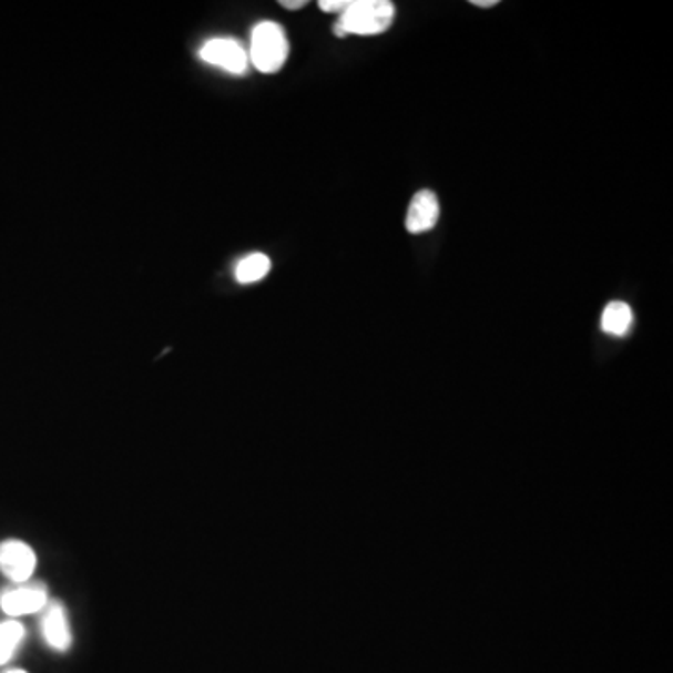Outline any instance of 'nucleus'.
<instances>
[{
  "label": "nucleus",
  "instance_id": "nucleus-7",
  "mask_svg": "<svg viewBox=\"0 0 673 673\" xmlns=\"http://www.w3.org/2000/svg\"><path fill=\"white\" fill-rule=\"evenodd\" d=\"M440 217V203L435 193L429 190L419 191L414 195L406 214V228L408 233L421 234L429 233L436 227Z\"/></svg>",
  "mask_w": 673,
  "mask_h": 673
},
{
  "label": "nucleus",
  "instance_id": "nucleus-9",
  "mask_svg": "<svg viewBox=\"0 0 673 673\" xmlns=\"http://www.w3.org/2000/svg\"><path fill=\"white\" fill-rule=\"evenodd\" d=\"M272 269V261L264 253H251L244 256L236 266V281L242 285H251L264 279Z\"/></svg>",
  "mask_w": 673,
  "mask_h": 673
},
{
  "label": "nucleus",
  "instance_id": "nucleus-10",
  "mask_svg": "<svg viewBox=\"0 0 673 673\" xmlns=\"http://www.w3.org/2000/svg\"><path fill=\"white\" fill-rule=\"evenodd\" d=\"M23 638L24 629L19 621L10 620L0 623V666L12 659Z\"/></svg>",
  "mask_w": 673,
  "mask_h": 673
},
{
  "label": "nucleus",
  "instance_id": "nucleus-12",
  "mask_svg": "<svg viewBox=\"0 0 673 673\" xmlns=\"http://www.w3.org/2000/svg\"><path fill=\"white\" fill-rule=\"evenodd\" d=\"M307 2L305 0H283L281 2V7H285L286 10H298V8H304Z\"/></svg>",
  "mask_w": 673,
  "mask_h": 673
},
{
  "label": "nucleus",
  "instance_id": "nucleus-5",
  "mask_svg": "<svg viewBox=\"0 0 673 673\" xmlns=\"http://www.w3.org/2000/svg\"><path fill=\"white\" fill-rule=\"evenodd\" d=\"M48 590L42 584H18L0 595V608L10 618L37 614L48 606Z\"/></svg>",
  "mask_w": 673,
  "mask_h": 673
},
{
  "label": "nucleus",
  "instance_id": "nucleus-13",
  "mask_svg": "<svg viewBox=\"0 0 673 673\" xmlns=\"http://www.w3.org/2000/svg\"><path fill=\"white\" fill-rule=\"evenodd\" d=\"M471 4H473V7L490 8L496 7L498 0H473Z\"/></svg>",
  "mask_w": 673,
  "mask_h": 673
},
{
  "label": "nucleus",
  "instance_id": "nucleus-11",
  "mask_svg": "<svg viewBox=\"0 0 673 673\" xmlns=\"http://www.w3.org/2000/svg\"><path fill=\"white\" fill-rule=\"evenodd\" d=\"M348 0H320L318 7L323 12H343L345 10Z\"/></svg>",
  "mask_w": 673,
  "mask_h": 673
},
{
  "label": "nucleus",
  "instance_id": "nucleus-1",
  "mask_svg": "<svg viewBox=\"0 0 673 673\" xmlns=\"http://www.w3.org/2000/svg\"><path fill=\"white\" fill-rule=\"evenodd\" d=\"M394 18L395 7L389 0H348L334 30L339 38L375 37L388 30Z\"/></svg>",
  "mask_w": 673,
  "mask_h": 673
},
{
  "label": "nucleus",
  "instance_id": "nucleus-8",
  "mask_svg": "<svg viewBox=\"0 0 673 673\" xmlns=\"http://www.w3.org/2000/svg\"><path fill=\"white\" fill-rule=\"evenodd\" d=\"M632 318L634 316H632L629 305L623 304V302H612V304H608L604 310H602L601 328L606 334L621 337V335H625L631 329Z\"/></svg>",
  "mask_w": 673,
  "mask_h": 673
},
{
  "label": "nucleus",
  "instance_id": "nucleus-6",
  "mask_svg": "<svg viewBox=\"0 0 673 673\" xmlns=\"http://www.w3.org/2000/svg\"><path fill=\"white\" fill-rule=\"evenodd\" d=\"M42 634L45 644L54 651H68L72 647V626L68 620L67 608L60 602H48L43 608Z\"/></svg>",
  "mask_w": 673,
  "mask_h": 673
},
{
  "label": "nucleus",
  "instance_id": "nucleus-4",
  "mask_svg": "<svg viewBox=\"0 0 673 673\" xmlns=\"http://www.w3.org/2000/svg\"><path fill=\"white\" fill-rule=\"evenodd\" d=\"M37 565V552L27 542L18 539L0 542V571L16 584L29 582Z\"/></svg>",
  "mask_w": 673,
  "mask_h": 673
},
{
  "label": "nucleus",
  "instance_id": "nucleus-3",
  "mask_svg": "<svg viewBox=\"0 0 673 673\" xmlns=\"http://www.w3.org/2000/svg\"><path fill=\"white\" fill-rule=\"evenodd\" d=\"M198 57L210 67H217L234 75H244L249 67V54L233 38H214L204 43Z\"/></svg>",
  "mask_w": 673,
  "mask_h": 673
},
{
  "label": "nucleus",
  "instance_id": "nucleus-2",
  "mask_svg": "<svg viewBox=\"0 0 673 673\" xmlns=\"http://www.w3.org/2000/svg\"><path fill=\"white\" fill-rule=\"evenodd\" d=\"M249 62L263 73L279 72L288 59L285 30L274 21L256 24L251 34Z\"/></svg>",
  "mask_w": 673,
  "mask_h": 673
},
{
  "label": "nucleus",
  "instance_id": "nucleus-14",
  "mask_svg": "<svg viewBox=\"0 0 673 673\" xmlns=\"http://www.w3.org/2000/svg\"><path fill=\"white\" fill-rule=\"evenodd\" d=\"M7 673H27V672H23V670H10V672H7Z\"/></svg>",
  "mask_w": 673,
  "mask_h": 673
}]
</instances>
